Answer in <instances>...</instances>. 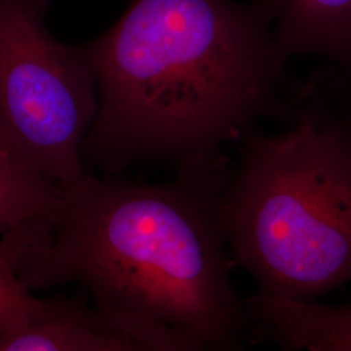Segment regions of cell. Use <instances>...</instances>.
I'll return each instance as SVG.
<instances>
[{
	"label": "cell",
	"mask_w": 351,
	"mask_h": 351,
	"mask_svg": "<svg viewBox=\"0 0 351 351\" xmlns=\"http://www.w3.org/2000/svg\"><path fill=\"white\" fill-rule=\"evenodd\" d=\"M52 0H0V139L60 186L86 172L82 146L98 114L95 75L77 45L49 30Z\"/></svg>",
	"instance_id": "4"
},
{
	"label": "cell",
	"mask_w": 351,
	"mask_h": 351,
	"mask_svg": "<svg viewBox=\"0 0 351 351\" xmlns=\"http://www.w3.org/2000/svg\"><path fill=\"white\" fill-rule=\"evenodd\" d=\"M290 123L246 133L228 171L219 217L228 251L259 287L316 301L351 280V95L322 73L289 107Z\"/></svg>",
	"instance_id": "3"
},
{
	"label": "cell",
	"mask_w": 351,
	"mask_h": 351,
	"mask_svg": "<svg viewBox=\"0 0 351 351\" xmlns=\"http://www.w3.org/2000/svg\"><path fill=\"white\" fill-rule=\"evenodd\" d=\"M250 326L282 350L351 351V306L290 301L258 293L243 298Z\"/></svg>",
	"instance_id": "7"
},
{
	"label": "cell",
	"mask_w": 351,
	"mask_h": 351,
	"mask_svg": "<svg viewBox=\"0 0 351 351\" xmlns=\"http://www.w3.org/2000/svg\"><path fill=\"white\" fill-rule=\"evenodd\" d=\"M202 350L182 330L80 298H42L25 326L0 336V351Z\"/></svg>",
	"instance_id": "5"
},
{
	"label": "cell",
	"mask_w": 351,
	"mask_h": 351,
	"mask_svg": "<svg viewBox=\"0 0 351 351\" xmlns=\"http://www.w3.org/2000/svg\"><path fill=\"white\" fill-rule=\"evenodd\" d=\"M40 302L19 276L8 241L0 239V336L25 326Z\"/></svg>",
	"instance_id": "9"
},
{
	"label": "cell",
	"mask_w": 351,
	"mask_h": 351,
	"mask_svg": "<svg viewBox=\"0 0 351 351\" xmlns=\"http://www.w3.org/2000/svg\"><path fill=\"white\" fill-rule=\"evenodd\" d=\"M62 195L63 186L26 168L0 139V239L45 220Z\"/></svg>",
	"instance_id": "8"
},
{
	"label": "cell",
	"mask_w": 351,
	"mask_h": 351,
	"mask_svg": "<svg viewBox=\"0 0 351 351\" xmlns=\"http://www.w3.org/2000/svg\"><path fill=\"white\" fill-rule=\"evenodd\" d=\"M167 184L85 172L45 220L5 236L32 290L78 284L93 301L172 326L206 350H239L250 323L232 284L219 199L221 155Z\"/></svg>",
	"instance_id": "1"
},
{
	"label": "cell",
	"mask_w": 351,
	"mask_h": 351,
	"mask_svg": "<svg viewBox=\"0 0 351 351\" xmlns=\"http://www.w3.org/2000/svg\"><path fill=\"white\" fill-rule=\"evenodd\" d=\"M99 108L85 169L123 173L143 160L221 155L280 101L289 58L252 1L132 0L99 37L77 45Z\"/></svg>",
	"instance_id": "2"
},
{
	"label": "cell",
	"mask_w": 351,
	"mask_h": 351,
	"mask_svg": "<svg viewBox=\"0 0 351 351\" xmlns=\"http://www.w3.org/2000/svg\"><path fill=\"white\" fill-rule=\"evenodd\" d=\"M288 58L322 56L351 80V0H254Z\"/></svg>",
	"instance_id": "6"
}]
</instances>
